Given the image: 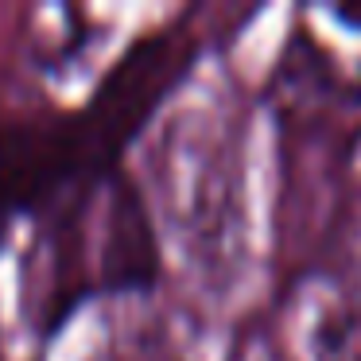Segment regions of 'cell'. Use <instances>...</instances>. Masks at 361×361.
Wrapping results in <instances>:
<instances>
[{
  "label": "cell",
  "mask_w": 361,
  "mask_h": 361,
  "mask_svg": "<svg viewBox=\"0 0 361 361\" xmlns=\"http://www.w3.org/2000/svg\"><path fill=\"white\" fill-rule=\"evenodd\" d=\"M283 86L338 109L361 105V4L299 8L283 51Z\"/></svg>",
  "instance_id": "3957f363"
},
{
  "label": "cell",
  "mask_w": 361,
  "mask_h": 361,
  "mask_svg": "<svg viewBox=\"0 0 361 361\" xmlns=\"http://www.w3.org/2000/svg\"><path fill=\"white\" fill-rule=\"evenodd\" d=\"M32 221L35 264L27 314L39 334L59 330L90 299L144 295L164 272L152 206L125 167L94 187L55 198L32 214Z\"/></svg>",
  "instance_id": "7a4b0ae2"
},
{
  "label": "cell",
  "mask_w": 361,
  "mask_h": 361,
  "mask_svg": "<svg viewBox=\"0 0 361 361\" xmlns=\"http://www.w3.org/2000/svg\"><path fill=\"white\" fill-rule=\"evenodd\" d=\"M105 361H179V357H175L167 345L148 342V338H136V342H117Z\"/></svg>",
  "instance_id": "5b68a950"
},
{
  "label": "cell",
  "mask_w": 361,
  "mask_h": 361,
  "mask_svg": "<svg viewBox=\"0 0 361 361\" xmlns=\"http://www.w3.org/2000/svg\"><path fill=\"white\" fill-rule=\"evenodd\" d=\"M307 361H361V295H338L314 311Z\"/></svg>",
  "instance_id": "277c9868"
},
{
  "label": "cell",
  "mask_w": 361,
  "mask_h": 361,
  "mask_svg": "<svg viewBox=\"0 0 361 361\" xmlns=\"http://www.w3.org/2000/svg\"><path fill=\"white\" fill-rule=\"evenodd\" d=\"M350 167H353V179L361 183V136H357V144H353V152H350Z\"/></svg>",
  "instance_id": "8992f818"
},
{
  "label": "cell",
  "mask_w": 361,
  "mask_h": 361,
  "mask_svg": "<svg viewBox=\"0 0 361 361\" xmlns=\"http://www.w3.org/2000/svg\"><path fill=\"white\" fill-rule=\"evenodd\" d=\"M198 55L202 39L187 20L156 27L109 66L78 109L0 125V237L8 221L121 171L128 144L190 78Z\"/></svg>",
  "instance_id": "6da1fadb"
}]
</instances>
